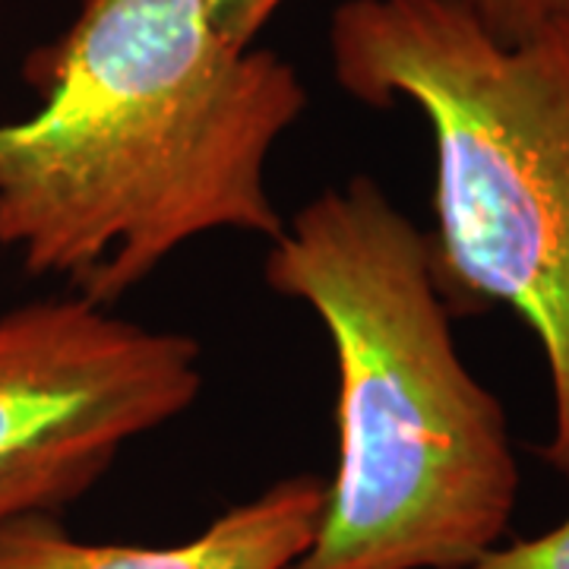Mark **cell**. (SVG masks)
Segmentation results:
<instances>
[{
  "label": "cell",
  "mask_w": 569,
  "mask_h": 569,
  "mask_svg": "<svg viewBox=\"0 0 569 569\" xmlns=\"http://www.w3.org/2000/svg\"><path fill=\"white\" fill-rule=\"evenodd\" d=\"M263 279L317 313L336 358V471L291 569H459L500 545L519 462L456 348L425 231L355 174L284 222Z\"/></svg>",
  "instance_id": "2"
},
{
  "label": "cell",
  "mask_w": 569,
  "mask_h": 569,
  "mask_svg": "<svg viewBox=\"0 0 569 569\" xmlns=\"http://www.w3.org/2000/svg\"><path fill=\"white\" fill-rule=\"evenodd\" d=\"M326 503L320 475H288L228 507L178 545L80 541L54 516L0 531V569H291L310 548Z\"/></svg>",
  "instance_id": "5"
},
{
  "label": "cell",
  "mask_w": 569,
  "mask_h": 569,
  "mask_svg": "<svg viewBox=\"0 0 569 569\" xmlns=\"http://www.w3.org/2000/svg\"><path fill=\"white\" fill-rule=\"evenodd\" d=\"M39 111L0 123V247L111 307L212 231L276 241L266 168L307 89L209 0H82L26 61Z\"/></svg>",
  "instance_id": "1"
},
{
  "label": "cell",
  "mask_w": 569,
  "mask_h": 569,
  "mask_svg": "<svg viewBox=\"0 0 569 569\" xmlns=\"http://www.w3.org/2000/svg\"><path fill=\"white\" fill-rule=\"evenodd\" d=\"M500 44H522L569 26V0H459Z\"/></svg>",
  "instance_id": "6"
},
{
  "label": "cell",
  "mask_w": 569,
  "mask_h": 569,
  "mask_svg": "<svg viewBox=\"0 0 569 569\" xmlns=\"http://www.w3.org/2000/svg\"><path fill=\"white\" fill-rule=\"evenodd\" d=\"M284 0H209V10L224 32L241 44H253Z\"/></svg>",
  "instance_id": "8"
},
{
  "label": "cell",
  "mask_w": 569,
  "mask_h": 569,
  "mask_svg": "<svg viewBox=\"0 0 569 569\" xmlns=\"http://www.w3.org/2000/svg\"><path fill=\"white\" fill-rule=\"evenodd\" d=\"M459 569H569V516L535 538L512 545H493Z\"/></svg>",
  "instance_id": "7"
},
{
  "label": "cell",
  "mask_w": 569,
  "mask_h": 569,
  "mask_svg": "<svg viewBox=\"0 0 569 569\" xmlns=\"http://www.w3.org/2000/svg\"><path fill=\"white\" fill-rule=\"evenodd\" d=\"M193 336L114 317L82 295L0 313V531L92 490L121 449L203 389Z\"/></svg>",
  "instance_id": "4"
},
{
  "label": "cell",
  "mask_w": 569,
  "mask_h": 569,
  "mask_svg": "<svg viewBox=\"0 0 569 569\" xmlns=\"http://www.w3.org/2000/svg\"><path fill=\"white\" fill-rule=\"evenodd\" d=\"M329 61L351 99L430 127L433 279L447 305H503L535 332L541 456L569 485V26L500 44L459 0H346Z\"/></svg>",
  "instance_id": "3"
}]
</instances>
